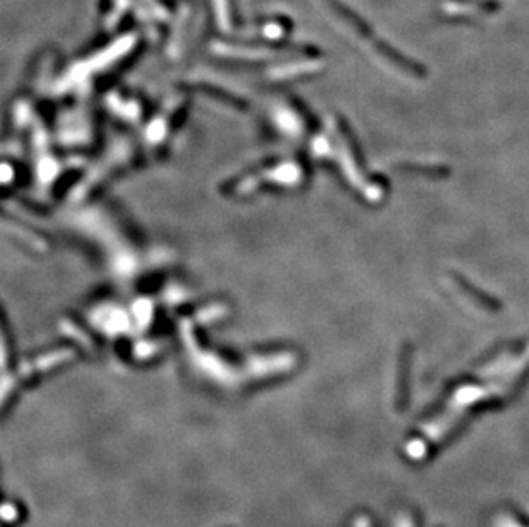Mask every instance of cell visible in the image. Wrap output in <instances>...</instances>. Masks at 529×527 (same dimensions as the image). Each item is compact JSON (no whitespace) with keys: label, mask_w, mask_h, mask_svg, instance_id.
Masks as SVG:
<instances>
[{"label":"cell","mask_w":529,"mask_h":527,"mask_svg":"<svg viewBox=\"0 0 529 527\" xmlns=\"http://www.w3.org/2000/svg\"><path fill=\"white\" fill-rule=\"evenodd\" d=\"M497 2L490 0H449L444 4V11L449 14L457 16H475L480 12H493L497 11Z\"/></svg>","instance_id":"1"}]
</instances>
